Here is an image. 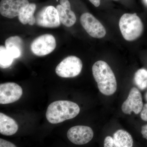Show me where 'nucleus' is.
<instances>
[{"instance_id":"obj_6","label":"nucleus","mask_w":147,"mask_h":147,"mask_svg":"<svg viewBox=\"0 0 147 147\" xmlns=\"http://www.w3.org/2000/svg\"><path fill=\"white\" fill-rule=\"evenodd\" d=\"M80 22L82 26L89 35L95 38L104 37L106 34L103 25L94 16L88 12L82 14Z\"/></svg>"},{"instance_id":"obj_11","label":"nucleus","mask_w":147,"mask_h":147,"mask_svg":"<svg viewBox=\"0 0 147 147\" xmlns=\"http://www.w3.org/2000/svg\"><path fill=\"white\" fill-rule=\"evenodd\" d=\"M29 4L28 0H1L0 13L4 17L13 18L19 16L23 9Z\"/></svg>"},{"instance_id":"obj_2","label":"nucleus","mask_w":147,"mask_h":147,"mask_svg":"<svg viewBox=\"0 0 147 147\" xmlns=\"http://www.w3.org/2000/svg\"><path fill=\"white\" fill-rule=\"evenodd\" d=\"M78 104L68 100H58L51 103L46 113L47 119L52 124H57L75 117L80 113Z\"/></svg>"},{"instance_id":"obj_4","label":"nucleus","mask_w":147,"mask_h":147,"mask_svg":"<svg viewBox=\"0 0 147 147\" xmlns=\"http://www.w3.org/2000/svg\"><path fill=\"white\" fill-rule=\"evenodd\" d=\"M83 63L76 56H69L57 66L55 72L62 78H73L78 76L82 71Z\"/></svg>"},{"instance_id":"obj_24","label":"nucleus","mask_w":147,"mask_h":147,"mask_svg":"<svg viewBox=\"0 0 147 147\" xmlns=\"http://www.w3.org/2000/svg\"><path fill=\"white\" fill-rule=\"evenodd\" d=\"M89 1L96 7L100 5V0H89Z\"/></svg>"},{"instance_id":"obj_5","label":"nucleus","mask_w":147,"mask_h":147,"mask_svg":"<svg viewBox=\"0 0 147 147\" xmlns=\"http://www.w3.org/2000/svg\"><path fill=\"white\" fill-rule=\"evenodd\" d=\"M56 45L55 37L51 34H45L34 40L31 44L30 49L35 55L42 57L53 52Z\"/></svg>"},{"instance_id":"obj_15","label":"nucleus","mask_w":147,"mask_h":147,"mask_svg":"<svg viewBox=\"0 0 147 147\" xmlns=\"http://www.w3.org/2000/svg\"><path fill=\"white\" fill-rule=\"evenodd\" d=\"M56 8L61 24L67 27L72 26L75 24L76 20V15L71 9L64 8L61 5H57Z\"/></svg>"},{"instance_id":"obj_21","label":"nucleus","mask_w":147,"mask_h":147,"mask_svg":"<svg viewBox=\"0 0 147 147\" xmlns=\"http://www.w3.org/2000/svg\"><path fill=\"white\" fill-rule=\"evenodd\" d=\"M141 119L143 120L147 121V103L143 106V109L140 114Z\"/></svg>"},{"instance_id":"obj_3","label":"nucleus","mask_w":147,"mask_h":147,"mask_svg":"<svg viewBox=\"0 0 147 147\" xmlns=\"http://www.w3.org/2000/svg\"><path fill=\"white\" fill-rule=\"evenodd\" d=\"M119 26L124 38L127 41L137 39L144 31V25L136 13L123 15L119 20Z\"/></svg>"},{"instance_id":"obj_20","label":"nucleus","mask_w":147,"mask_h":147,"mask_svg":"<svg viewBox=\"0 0 147 147\" xmlns=\"http://www.w3.org/2000/svg\"><path fill=\"white\" fill-rule=\"evenodd\" d=\"M0 147H17L13 143L4 139H0Z\"/></svg>"},{"instance_id":"obj_19","label":"nucleus","mask_w":147,"mask_h":147,"mask_svg":"<svg viewBox=\"0 0 147 147\" xmlns=\"http://www.w3.org/2000/svg\"><path fill=\"white\" fill-rule=\"evenodd\" d=\"M104 147H115L114 139L111 136L105 137L104 142Z\"/></svg>"},{"instance_id":"obj_22","label":"nucleus","mask_w":147,"mask_h":147,"mask_svg":"<svg viewBox=\"0 0 147 147\" xmlns=\"http://www.w3.org/2000/svg\"><path fill=\"white\" fill-rule=\"evenodd\" d=\"M60 5L64 8L71 9V5L68 0H60Z\"/></svg>"},{"instance_id":"obj_14","label":"nucleus","mask_w":147,"mask_h":147,"mask_svg":"<svg viewBox=\"0 0 147 147\" xmlns=\"http://www.w3.org/2000/svg\"><path fill=\"white\" fill-rule=\"evenodd\" d=\"M115 147H132L133 140L131 134L123 129H119L113 134Z\"/></svg>"},{"instance_id":"obj_16","label":"nucleus","mask_w":147,"mask_h":147,"mask_svg":"<svg viewBox=\"0 0 147 147\" xmlns=\"http://www.w3.org/2000/svg\"><path fill=\"white\" fill-rule=\"evenodd\" d=\"M36 5L34 3H30L29 5L23 9L18 16V19L21 24L26 25L28 24L33 26L36 22L34 14Z\"/></svg>"},{"instance_id":"obj_1","label":"nucleus","mask_w":147,"mask_h":147,"mask_svg":"<svg viewBox=\"0 0 147 147\" xmlns=\"http://www.w3.org/2000/svg\"><path fill=\"white\" fill-rule=\"evenodd\" d=\"M93 75L100 92L106 96H111L117 90V82L112 69L104 61H98L92 67Z\"/></svg>"},{"instance_id":"obj_26","label":"nucleus","mask_w":147,"mask_h":147,"mask_svg":"<svg viewBox=\"0 0 147 147\" xmlns=\"http://www.w3.org/2000/svg\"><path fill=\"white\" fill-rule=\"evenodd\" d=\"M144 1L145 2V3H146L147 4V0H144Z\"/></svg>"},{"instance_id":"obj_17","label":"nucleus","mask_w":147,"mask_h":147,"mask_svg":"<svg viewBox=\"0 0 147 147\" xmlns=\"http://www.w3.org/2000/svg\"><path fill=\"white\" fill-rule=\"evenodd\" d=\"M134 83L137 88L143 90L147 88V70L144 68L140 69L134 74Z\"/></svg>"},{"instance_id":"obj_23","label":"nucleus","mask_w":147,"mask_h":147,"mask_svg":"<svg viewBox=\"0 0 147 147\" xmlns=\"http://www.w3.org/2000/svg\"><path fill=\"white\" fill-rule=\"evenodd\" d=\"M141 132L143 137L147 140V124L142 127Z\"/></svg>"},{"instance_id":"obj_9","label":"nucleus","mask_w":147,"mask_h":147,"mask_svg":"<svg viewBox=\"0 0 147 147\" xmlns=\"http://www.w3.org/2000/svg\"><path fill=\"white\" fill-rule=\"evenodd\" d=\"M23 94V90L14 83H4L0 85V103L7 104L19 100Z\"/></svg>"},{"instance_id":"obj_12","label":"nucleus","mask_w":147,"mask_h":147,"mask_svg":"<svg viewBox=\"0 0 147 147\" xmlns=\"http://www.w3.org/2000/svg\"><path fill=\"white\" fill-rule=\"evenodd\" d=\"M18 129L16 121L6 115L0 113V133L5 136H11L17 132Z\"/></svg>"},{"instance_id":"obj_13","label":"nucleus","mask_w":147,"mask_h":147,"mask_svg":"<svg viewBox=\"0 0 147 147\" xmlns=\"http://www.w3.org/2000/svg\"><path fill=\"white\" fill-rule=\"evenodd\" d=\"M5 47L12 57L16 59L22 55L23 40L18 36H11L6 40Z\"/></svg>"},{"instance_id":"obj_18","label":"nucleus","mask_w":147,"mask_h":147,"mask_svg":"<svg viewBox=\"0 0 147 147\" xmlns=\"http://www.w3.org/2000/svg\"><path fill=\"white\" fill-rule=\"evenodd\" d=\"M14 58L9 54L5 46H0V67L1 68L6 69L10 67Z\"/></svg>"},{"instance_id":"obj_8","label":"nucleus","mask_w":147,"mask_h":147,"mask_svg":"<svg viewBox=\"0 0 147 147\" xmlns=\"http://www.w3.org/2000/svg\"><path fill=\"white\" fill-rule=\"evenodd\" d=\"M94 132L90 127L84 125L72 127L67 132L69 140L74 144L82 145L88 144L92 140Z\"/></svg>"},{"instance_id":"obj_7","label":"nucleus","mask_w":147,"mask_h":147,"mask_svg":"<svg viewBox=\"0 0 147 147\" xmlns=\"http://www.w3.org/2000/svg\"><path fill=\"white\" fill-rule=\"evenodd\" d=\"M36 24L39 26L56 28L60 26L61 22L57 8L53 6L41 9L35 17Z\"/></svg>"},{"instance_id":"obj_25","label":"nucleus","mask_w":147,"mask_h":147,"mask_svg":"<svg viewBox=\"0 0 147 147\" xmlns=\"http://www.w3.org/2000/svg\"><path fill=\"white\" fill-rule=\"evenodd\" d=\"M146 100L147 101V92L146 93Z\"/></svg>"},{"instance_id":"obj_10","label":"nucleus","mask_w":147,"mask_h":147,"mask_svg":"<svg viewBox=\"0 0 147 147\" xmlns=\"http://www.w3.org/2000/svg\"><path fill=\"white\" fill-rule=\"evenodd\" d=\"M142 94L139 89L133 87L130 90L127 99L123 103L122 111L124 114L131 115L132 112L138 115L143 109Z\"/></svg>"}]
</instances>
